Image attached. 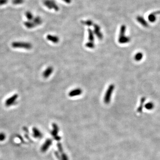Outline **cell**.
<instances>
[{
  "mask_svg": "<svg viewBox=\"0 0 160 160\" xmlns=\"http://www.w3.org/2000/svg\"><path fill=\"white\" fill-rule=\"evenodd\" d=\"M126 29V25H122L121 27L119 36L118 38V42L120 44H126L130 41V38L126 36L125 35Z\"/></svg>",
  "mask_w": 160,
  "mask_h": 160,
  "instance_id": "6da1fadb",
  "label": "cell"
},
{
  "mask_svg": "<svg viewBox=\"0 0 160 160\" xmlns=\"http://www.w3.org/2000/svg\"><path fill=\"white\" fill-rule=\"evenodd\" d=\"M43 4L49 9H53L55 11H58L59 10V7L54 0H44L43 1Z\"/></svg>",
  "mask_w": 160,
  "mask_h": 160,
  "instance_id": "7a4b0ae2",
  "label": "cell"
},
{
  "mask_svg": "<svg viewBox=\"0 0 160 160\" xmlns=\"http://www.w3.org/2000/svg\"><path fill=\"white\" fill-rule=\"evenodd\" d=\"M12 46L14 48H21L27 50L31 49L32 47V45L30 43L21 42H13L12 43Z\"/></svg>",
  "mask_w": 160,
  "mask_h": 160,
  "instance_id": "3957f363",
  "label": "cell"
},
{
  "mask_svg": "<svg viewBox=\"0 0 160 160\" xmlns=\"http://www.w3.org/2000/svg\"><path fill=\"white\" fill-rule=\"evenodd\" d=\"M114 88L115 85L113 84H111L109 86L104 97V102L105 104H108L110 102Z\"/></svg>",
  "mask_w": 160,
  "mask_h": 160,
  "instance_id": "277c9868",
  "label": "cell"
},
{
  "mask_svg": "<svg viewBox=\"0 0 160 160\" xmlns=\"http://www.w3.org/2000/svg\"><path fill=\"white\" fill-rule=\"evenodd\" d=\"M18 96L17 94H14L7 99L5 102V105L7 107H9L15 104L17 99L18 98Z\"/></svg>",
  "mask_w": 160,
  "mask_h": 160,
  "instance_id": "5b68a950",
  "label": "cell"
},
{
  "mask_svg": "<svg viewBox=\"0 0 160 160\" xmlns=\"http://www.w3.org/2000/svg\"><path fill=\"white\" fill-rule=\"evenodd\" d=\"M93 26V28H94L93 33L94 34V35H96V36L97 37V38L99 39H100V40L102 39L103 38V35L102 33L101 32L100 26L97 24H94Z\"/></svg>",
  "mask_w": 160,
  "mask_h": 160,
  "instance_id": "8992f818",
  "label": "cell"
},
{
  "mask_svg": "<svg viewBox=\"0 0 160 160\" xmlns=\"http://www.w3.org/2000/svg\"><path fill=\"white\" fill-rule=\"evenodd\" d=\"M82 93V90L80 88L74 89L69 93V95L70 97H74L76 96L80 95Z\"/></svg>",
  "mask_w": 160,
  "mask_h": 160,
  "instance_id": "52a82bcc",
  "label": "cell"
},
{
  "mask_svg": "<svg viewBox=\"0 0 160 160\" xmlns=\"http://www.w3.org/2000/svg\"><path fill=\"white\" fill-rule=\"evenodd\" d=\"M53 68L52 66L48 67L43 72V76L45 78L49 77L53 72Z\"/></svg>",
  "mask_w": 160,
  "mask_h": 160,
  "instance_id": "ba28073f",
  "label": "cell"
},
{
  "mask_svg": "<svg viewBox=\"0 0 160 160\" xmlns=\"http://www.w3.org/2000/svg\"><path fill=\"white\" fill-rule=\"evenodd\" d=\"M46 38L48 41H50L55 44L59 42V38H58V37L55 36V35L48 34Z\"/></svg>",
  "mask_w": 160,
  "mask_h": 160,
  "instance_id": "9c48e42d",
  "label": "cell"
},
{
  "mask_svg": "<svg viewBox=\"0 0 160 160\" xmlns=\"http://www.w3.org/2000/svg\"><path fill=\"white\" fill-rule=\"evenodd\" d=\"M24 25L28 29H32L36 26L34 23L33 22V21H27L24 23Z\"/></svg>",
  "mask_w": 160,
  "mask_h": 160,
  "instance_id": "30bf717a",
  "label": "cell"
},
{
  "mask_svg": "<svg viewBox=\"0 0 160 160\" xmlns=\"http://www.w3.org/2000/svg\"><path fill=\"white\" fill-rule=\"evenodd\" d=\"M88 38L89 42H94V34L93 31L91 29H88Z\"/></svg>",
  "mask_w": 160,
  "mask_h": 160,
  "instance_id": "8fae6325",
  "label": "cell"
},
{
  "mask_svg": "<svg viewBox=\"0 0 160 160\" xmlns=\"http://www.w3.org/2000/svg\"><path fill=\"white\" fill-rule=\"evenodd\" d=\"M137 20L138 22L140 23L143 26L145 27L148 26V23L146 22V21H145V19L143 18V17H138Z\"/></svg>",
  "mask_w": 160,
  "mask_h": 160,
  "instance_id": "7c38bea8",
  "label": "cell"
},
{
  "mask_svg": "<svg viewBox=\"0 0 160 160\" xmlns=\"http://www.w3.org/2000/svg\"><path fill=\"white\" fill-rule=\"evenodd\" d=\"M33 21L34 23L36 26L40 25L42 23V19L41 18V17L39 16H37L36 17H34V19L33 20Z\"/></svg>",
  "mask_w": 160,
  "mask_h": 160,
  "instance_id": "4fadbf2b",
  "label": "cell"
},
{
  "mask_svg": "<svg viewBox=\"0 0 160 160\" xmlns=\"http://www.w3.org/2000/svg\"><path fill=\"white\" fill-rule=\"evenodd\" d=\"M81 23H82V24H83L84 25L89 27L93 26L94 25V23L93 22V21L91 20H85V21H81Z\"/></svg>",
  "mask_w": 160,
  "mask_h": 160,
  "instance_id": "5bb4252c",
  "label": "cell"
},
{
  "mask_svg": "<svg viewBox=\"0 0 160 160\" xmlns=\"http://www.w3.org/2000/svg\"><path fill=\"white\" fill-rule=\"evenodd\" d=\"M145 97H142L141 99L140 105L137 109V111L138 112H141L142 111V110L143 109V105H144V103L145 102Z\"/></svg>",
  "mask_w": 160,
  "mask_h": 160,
  "instance_id": "9a60e30c",
  "label": "cell"
},
{
  "mask_svg": "<svg viewBox=\"0 0 160 160\" xmlns=\"http://www.w3.org/2000/svg\"><path fill=\"white\" fill-rule=\"evenodd\" d=\"M156 13H154L150 14L148 17L149 20L151 22H154L156 20Z\"/></svg>",
  "mask_w": 160,
  "mask_h": 160,
  "instance_id": "2e32d148",
  "label": "cell"
},
{
  "mask_svg": "<svg viewBox=\"0 0 160 160\" xmlns=\"http://www.w3.org/2000/svg\"><path fill=\"white\" fill-rule=\"evenodd\" d=\"M25 16L26 17L28 21H33L34 18V16L33 13L30 11H27L25 13Z\"/></svg>",
  "mask_w": 160,
  "mask_h": 160,
  "instance_id": "e0dca14e",
  "label": "cell"
},
{
  "mask_svg": "<svg viewBox=\"0 0 160 160\" xmlns=\"http://www.w3.org/2000/svg\"><path fill=\"white\" fill-rule=\"evenodd\" d=\"M143 58V54L141 53H138L134 56V59L136 61H140Z\"/></svg>",
  "mask_w": 160,
  "mask_h": 160,
  "instance_id": "ac0fdd59",
  "label": "cell"
},
{
  "mask_svg": "<svg viewBox=\"0 0 160 160\" xmlns=\"http://www.w3.org/2000/svg\"><path fill=\"white\" fill-rule=\"evenodd\" d=\"M85 46L89 49H94L95 47V46L94 42H88L86 43Z\"/></svg>",
  "mask_w": 160,
  "mask_h": 160,
  "instance_id": "d6986e66",
  "label": "cell"
},
{
  "mask_svg": "<svg viewBox=\"0 0 160 160\" xmlns=\"http://www.w3.org/2000/svg\"><path fill=\"white\" fill-rule=\"evenodd\" d=\"M154 107V105L152 102H148L145 105V108L147 109H152Z\"/></svg>",
  "mask_w": 160,
  "mask_h": 160,
  "instance_id": "ffe728a7",
  "label": "cell"
},
{
  "mask_svg": "<svg viewBox=\"0 0 160 160\" xmlns=\"http://www.w3.org/2000/svg\"><path fill=\"white\" fill-rule=\"evenodd\" d=\"M24 2V0H13L12 3L13 4L15 5L18 4H23Z\"/></svg>",
  "mask_w": 160,
  "mask_h": 160,
  "instance_id": "44dd1931",
  "label": "cell"
},
{
  "mask_svg": "<svg viewBox=\"0 0 160 160\" xmlns=\"http://www.w3.org/2000/svg\"><path fill=\"white\" fill-rule=\"evenodd\" d=\"M6 135L4 133H0V141H4L6 138Z\"/></svg>",
  "mask_w": 160,
  "mask_h": 160,
  "instance_id": "7402d4cb",
  "label": "cell"
},
{
  "mask_svg": "<svg viewBox=\"0 0 160 160\" xmlns=\"http://www.w3.org/2000/svg\"><path fill=\"white\" fill-rule=\"evenodd\" d=\"M8 0H0V5H4L8 3Z\"/></svg>",
  "mask_w": 160,
  "mask_h": 160,
  "instance_id": "603a6c76",
  "label": "cell"
},
{
  "mask_svg": "<svg viewBox=\"0 0 160 160\" xmlns=\"http://www.w3.org/2000/svg\"><path fill=\"white\" fill-rule=\"evenodd\" d=\"M62 0L67 4H70L72 2V0Z\"/></svg>",
  "mask_w": 160,
  "mask_h": 160,
  "instance_id": "cb8c5ba5",
  "label": "cell"
}]
</instances>
